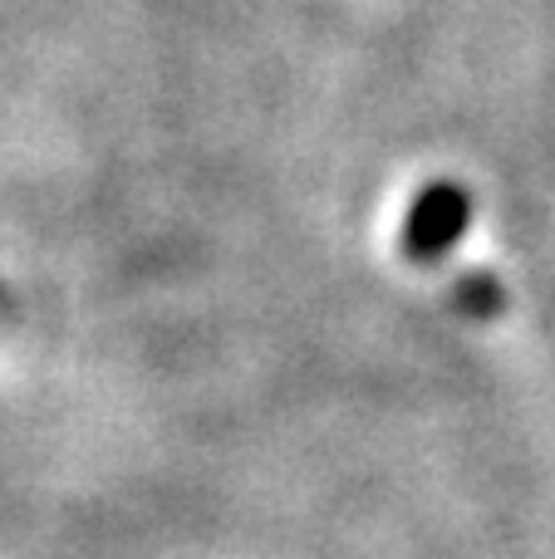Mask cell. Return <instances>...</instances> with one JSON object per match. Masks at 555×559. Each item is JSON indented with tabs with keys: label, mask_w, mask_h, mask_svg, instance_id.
Here are the masks:
<instances>
[{
	"label": "cell",
	"mask_w": 555,
	"mask_h": 559,
	"mask_svg": "<svg viewBox=\"0 0 555 559\" xmlns=\"http://www.w3.org/2000/svg\"><path fill=\"white\" fill-rule=\"evenodd\" d=\"M462 222H468V202H462L452 187H433L418 206H413V222H409V255H438L458 241Z\"/></svg>",
	"instance_id": "1"
}]
</instances>
